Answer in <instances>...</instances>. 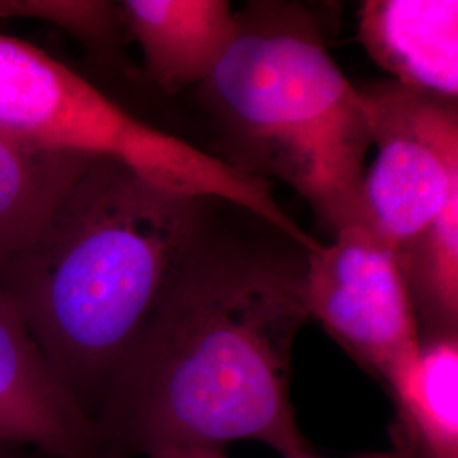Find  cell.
<instances>
[{"instance_id": "cell-1", "label": "cell", "mask_w": 458, "mask_h": 458, "mask_svg": "<svg viewBox=\"0 0 458 458\" xmlns=\"http://www.w3.org/2000/svg\"><path fill=\"white\" fill-rule=\"evenodd\" d=\"M225 206L115 367L96 418L102 458L242 440L312 457L289 391L310 251L257 216L226 225Z\"/></svg>"}, {"instance_id": "cell-2", "label": "cell", "mask_w": 458, "mask_h": 458, "mask_svg": "<svg viewBox=\"0 0 458 458\" xmlns=\"http://www.w3.org/2000/svg\"><path fill=\"white\" fill-rule=\"evenodd\" d=\"M223 204L94 158L33 242L0 270V293L94 425L117 363Z\"/></svg>"}, {"instance_id": "cell-3", "label": "cell", "mask_w": 458, "mask_h": 458, "mask_svg": "<svg viewBox=\"0 0 458 458\" xmlns=\"http://www.w3.org/2000/svg\"><path fill=\"white\" fill-rule=\"evenodd\" d=\"M236 19L234 41L200 85L228 147L225 162L285 182L335 233L363 223V98L318 19L289 2H253Z\"/></svg>"}, {"instance_id": "cell-4", "label": "cell", "mask_w": 458, "mask_h": 458, "mask_svg": "<svg viewBox=\"0 0 458 458\" xmlns=\"http://www.w3.org/2000/svg\"><path fill=\"white\" fill-rule=\"evenodd\" d=\"M0 132L30 147L109 158L183 196L228 202L272 225L268 181L153 128L31 43L0 34Z\"/></svg>"}, {"instance_id": "cell-5", "label": "cell", "mask_w": 458, "mask_h": 458, "mask_svg": "<svg viewBox=\"0 0 458 458\" xmlns=\"http://www.w3.org/2000/svg\"><path fill=\"white\" fill-rule=\"evenodd\" d=\"M360 92L377 148L361 185L363 223L399 253L458 196L457 100L394 81Z\"/></svg>"}, {"instance_id": "cell-6", "label": "cell", "mask_w": 458, "mask_h": 458, "mask_svg": "<svg viewBox=\"0 0 458 458\" xmlns=\"http://www.w3.org/2000/svg\"><path fill=\"white\" fill-rule=\"evenodd\" d=\"M304 301L310 319L382 386L420 348L397 253L363 223L308 253Z\"/></svg>"}, {"instance_id": "cell-7", "label": "cell", "mask_w": 458, "mask_h": 458, "mask_svg": "<svg viewBox=\"0 0 458 458\" xmlns=\"http://www.w3.org/2000/svg\"><path fill=\"white\" fill-rule=\"evenodd\" d=\"M0 442L49 458H102L96 425L51 372L16 304L0 293Z\"/></svg>"}, {"instance_id": "cell-8", "label": "cell", "mask_w": 458, "mask_h": 458, "mask_svg": "<svg viewBox=\"0 0 458 458\" xmlns=\"http://www.w3.org/2000/svg\"><path fill=\"white\" fill-rule=\"evenodd\" d=\"M359 38L394 82L457 100V0H367Z\"/></svg>"}, {"instance_id": "cell-9", "label": "cell", "mask_w": 458, "mask_h": 458, "mask_svg": "<svg viewBox=\"0 0 458 458\" xmlns=\"http://www.w3.org/2000/svg\"><path fill=\"white\" fill-rule=\"evenodd\" d=\"M117 7L148 77L170 94L206 82L238 34L226 0H124Z\"/></svg>"}, {"instance_id": "cell-10", "label": "cell", "mask_w": 458, "mask_h": 458, "mask_svg": "<svg viewBox=\"0 0 458 458\" xmlns=\"http://www.w3.org/2000/svg\"><path fill=\"white\" fill-rule=\"evenodd\" d=\"M386 389L395 406L391 458H458V335L420 340Z\"/></svg>"}, {"instance_id": "cell-11", "label": "cell", "mask_w": 458, "mask_h": 458, "mask_svg": "<svg viewBox=\"0 0 458 458\" xmlns=\"http://www.w3.org/2000/svg\"><path fill=\"white\" fill-rule=\"evenodd\" d=\"M92 160L0 132V270L33 242Z\"/></svg>"}, {"instance_id": "cell-12", "label": "cell", "mask_w": 458, "mask_h": 458, "mask_svg": "<svg viewBox=\"0 0 458 458\" xmlns=\"http://www.w3.org/2000/svg\"><path fill=\"white\" fill-rule=\"evenodd\" d=\"M397 259L420 340L458 335V196H454Z\"/></svg>"}, {"instance_id": "cell-13", "label": "cell", "mask_w": 458, "mask_h": 458, "mask_svg": "<svg viewBox=\"0 0 458 458\" xmlns=\"http://www.w3.org/2000/svg\"><path fill=\"white\" fill-rule=\"evenodd\" d=\"M9 19L48 22L92 47H107L123 26L119 7L102 0H0V21Z\"/></svg>"}, {"instance_id": "cell-14", "label": "cell", "mask_w": 458, "mask_h": 458, "mask_svg": "<svg viewBox=\"0 0 458 458\" xmlns=\"http://www.w3.org/2000/svg\"><path fill=\"white\" fill-rule=\"evenodd\" d=\"M147 458H228L225 448L209 445H168L155 448Z\"/></svg>"}, {"instance_id": "cell-15", "label": "cell", "mask_w": 458, "mask_h": 458, "mask_svg": "<svg viewBox=\"0 0 458 458\" xmlns=\"http://www.w3.org/2000/svg\"><path fill=\"white\" fill-rule=\"evenodd\" d=\"M0 458H21L19 457V446L0 442Z\"/></svg>"}, {"instance_id": "cell-16", "label": "cell", "mask_w": 458, "mask_h": 458, "mask_svg": "<svg viewBox=\"0 0 458 458\" xmlns=\"http://www.w3.org/2000/svg\"><path fill=\"white\" fill-rule=\"evenodd\" d=\"M310 458H318V457H314V455H312V457H310Z\"/></svg>"}]
</instances>
